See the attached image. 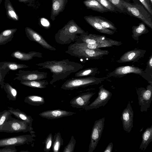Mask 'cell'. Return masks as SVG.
<instances>
[{
	"label": "cell",
	"mask_w": 152,
	"mask_h": 152,
	"mask_svg": "<svg viewBox=\"0 0 152 152\" xmlns=\"http://www.w3.org/2000/svg\"><path fill=\"white\" fill-rule=\"evenodd\" d=\"M76 41L77 43L84 42L88 44H108L113 46H118L122 44L121 42L107 38L103 35L93 34H88V33L81 34Z\"/></svg>",
	"instance_id": "7"
},
{
	"label": "cell",
	"mask_w": 152,
	"mask_h": 152,
	"mask_svg": "<svg viewBox=\"0 0 152 152\" xmlns=\"http://www.w3.org/2000/svg\"><path fill=\"white\" fill-rule=\"evenodd\" d=\"M25 31L27 37L30 40L36 42L43 48L52 51H55L56 48L49 44L39 33L31 28L26 27Z\"/></svg>",
	"instance_id": "13"
},
{
	"label": "cell",
	"mask_w": 152,
	"mask_h": 152,
	"mask_svg": "<svg viewBox=\"0 0 152 152\" xmlns=\"http://www.w3.org/2000/svg\"><path fill=\"white\" fill-rule=\"evenodd\" d=\"M76 113L64 110L56 109L43 111L39 113V115L42 118L48 119H54L72 115Z\"/></svg>",
	"instance_id": "17"
},
{
	"label": "cell",
	"mask_w": 152,
	"mask_h": 152,
	"mask_svg": "<svg viewBox=\"0 0 152 152\" xmlns=\"http://www.w3.org/2000/svg\"><path fill=\"white\" fill-rule=\"evenodd\" d=\"M12 57L21 61H28L37 57L42 58V53L38 52L31 51L25 53L20 50L13 52L11 55Z\"/></svg>",
	"instance_id": "19"
},
{
	"label": "cell",
	"mask_w": 152,
	"mask_h": 152,
	"mask_svg": "<svg viewBox=\"0 0 152 152\" xmlns=\"http://www.w3.org/2000/svg\"><path fill=\"white\" fill-rule=\"evenodd\" d=\"M149 1L152 4V0H149Z\"/></svg>",
	"instance_id": "47"
},
{
	"label": "cell",
	"mask_w": 152,
	"mask_h": 152,
	"mask_svg": "<svg viewBox=\"0 0 152 152\" xmlns=\"http://www.w3.org/2000/svg\"><path fill=\"white\" fill-rule=\"evenodd\" d=\"M24 102L34 106H38L44 104L45 102L44 97L37 95H30L25 97Z\"/></svg>",
	"instance_id": "30"
},
{
	"label": "cell",
	"mask_w": 152,
	"mask_h": 152,
	"mask_svg": "<svg viewBox=\"0 0 152 152\" xmlns=\"http://www.w3.org/2000/svg\"><path fill=\"white\" fill-rule=\"evenodd\" d=\"M18 1L20 2L27 4L28 6H30L35 0H18Z\"/></svg>",
	"instance_id": "45"
},
{
	"label": "cell",
	"mask_w": 152,
	"mask_h": 152,
	"mask_svg": "<svg viewBox=\"0 0 152 152\" xmlns=\"http://www.w3.org/2000/svg\"><path fill=\"white\" fill-rule=\"evenodd\" d=\"M113 147V143L112 142H111L108 145L103 152H112Z\"/></svg>",
	"instance_id": "44"
},
{
	"label": "cell",
	"mask_w": 152,
	"mask_h": 152,
	"mask_svg": "<svg viewBox=\"0 0 152 152\" xmlns=\"http://www.w3.org/2000/svg\"><path fill=\"white\" fill-rule=\"evenodd\" d=\"M3 88L7 94V97L10 100L15 101L17 96V91L10 84L4 83Z\"/></svg>",
	"instance_id": "31"
},
{
	"label": "cell",
	"mask_w": 152,
	"mask_h": 152,
	"mask_svg": "<svg viewBox=\"0 0 152 152\" xmlns=\"http://www.w3.org/2000/svg\"><path fill=\"white\" fill-rule=\"evenodd\" d=\"M112 94L108 90L104 88L103 85L99 87L98 96L91 104L85 107L86 110L97 109L101 106L104 107L110 99Z\"/></svg>",
	"instance_id": "11"
},
{
	"label": "cell",
	"mask_w": 152,
	"mask_h": 152,
	"mask_svg": "<svg viewBox=\"0 0 152 152\" xmlns=\"http://www.w3.org/2000/svg\"><path fill=\"white\" fill-rule=\"evenodd\" d=\"M63 140L61 133L57 132L53 138L52 147L53 152H59L61 146L63 145Z\"/></svg>",
	"instance_id": "32"
},
{
	"label": "cell",
	"mask_w": 152,
	"mask_h": 152,
	"mask_svg": "<svg viewBox=\"0 0 152 152\" xmlns=\"http://www.w3.org/2000/svg\"><path fill=\"white\" fill-rule=\"evenodd\" d=\"M68 0H52L50 19L53 21L60 12L64 10Z\"/></svg>",
	"instance_id": "18"
},
{
	"label": "cell",
	"mask_w": 152,
	"mask_h": 152,
	"mask_svg": "<svg viewBox=\"0 0 152 152\" xmlns=\"http://www.w3.org/2000/svg\"><path fill=\"white\" fill-rule=\"evenodd\" d=\"M94 19L104 27L116 31L117 28L111 22L100 16H93Z\"/></svg>",
	"instance_id": "33"
},
{
	"label": "cell",
	"mask_w": 152,
	"mask_h": 152,
	"mask_svg": "<svg viewBox=\"0 0 152 152\" xmlns=\"http://www.w3.org/2000/svg\"><path fill=\"white\" fill-rule=\"evenodd\" d=\"M35 140L30 134L21 135L0 139V148L28 144Z\"/></svg>",
	"instance_id": "10"
},
{
	"label": "cell",
	"mask_w": 152,
	"mask_h": 152,
	"mask_svg": "<svg viewBox=\"0 0 152 152\" xmlns=\"http://www.w3.org/2000/svg\"><path fill=\"white\" fill-rule=\"evenodd\" d=\"M2 0H0V5H1V3L2 2Z\"/></svg>",
	"instance_id": "48"
},
{
	"label": "cell",
	"mask_w": 152,
	"mask_h": 152,
	"mask_svg": "<svg viewBox=\"0 0 152 152\" xmlns=\"http://www.w3.org/2000/svg\"><path fill=\"white\" fill-rule=\"evenodd\" d=\"M9 72L7 70L2 69L0 66V85L2 89L3 88L4 86V78Z\"/></svg>",
	"instance_id": "39"
},
{
	"label": "cell",
	"mask_w": 152,
	"mask_h": 152,
	"mask_svg": "<svg viewBox=\"0 0 152 152\" xmlns=\"http://www.w3.org/2000/svg\"><path fill=\"white\" fill-rule=\"evenodd\" d=\"M134 112L129 102L122 112L121 119L124 131L129 133L133 127Z\"/></svg>",
	"instance_id": "14"
},
{
	"label": "cell",
	"mask_w": 152,
	"mask_h": 152,
	"mask_svg": "<svg viewBox=\"0 0 152 152\" xmlns=\"http://www.w3.org/2000/svg\"><path fill=\"white\" fill-rule=\"evenodd\" d=\"M148 12L152 15V10L149 0H139Z\"/></svg>",
	"instance_id": "40"
},
{
	"label": "cell",
	"mask_w": 152,
	"mask_h": 152,
	"mask_svg": "<svg viewBox=\"0 0 152 152\" xmlns=\"http://www.w3.org/2000/svg\"><path fill=\"white\" fill-rule=\"evenodd\" d=\"M95 92H87L81 94L72 99L70 102L73 107L83 108L90 103V100Z\"/></svg>",
	"instance_id": "15"
},
{
	"label": "cell",
	"mask_w": 152,
	"mask_h": 152,
	"mask_svg": "<svg viewBox=\"0 0 152 152\" xmlns=\"http://www.w3.org/2000/svg\"><path fill=\"white\" fill-rule=\"evenodd\" d=\"M1 132H0V133Z\"/></svg>",
	"instance_id": "49"
},
{
	"label": "cell",
	"mask_w": 152,
	"mask_h": 152,
	"mask_svg": "<svg viewBox=\"0 0 152 152\" xmlns=\"http://www.w3.org/2000/svg\"><path fill=\"white\" fill-rule=\"evenodd\" d=\"M103 80V78H97L92 76L71 78L65 81L61 88L64 90H72L90 85L98 84Z\"/></svg>",
	"instance_id": "6"
},
{
	"label": "cell",
	"mask_w": 152,
	"mask_h": 152,
	"mask_svg": "<svg viewBox=\"0 0 152 152\" xmlns=\"http://www.w3.org/2000/svg\"><path fill=\"white\" fill-rule=\"evenodd\" d=\"M83 3L88 9L99 12L103 13L109 11L96 0H86Z\"/></svg>",
	"instance_id": "24"
},
{
	"label": "cell",
	"mask_w": 152,
	"mask_h": 152,
	"mask_svg": "<svg viewBox=\"0 0 152 152\" xmlns=\"http://www.w3.org/2000/svg\"><path fill=\"white\" fill-rule=\"evenodd\" d=\"M65 53L84 60L98 59L109 53L108 50L99 48L91 49L80 46L75 42L69 45Z\"/></svg>",
	"instance_id": "3"
},
{
	"label": "cell",
	"mask_w": 152,
	"mask_h": 152,
	"mask_svg": "<svg viewBox=\"0 0 152 152\" xmlns=\"http://www.w3.org/2000/svg\"><path fill=\"white\" fill-rule=\"evenodd\" d=\"M152 141V125L147 128L142 135V141L140 146V149L145 151L149 144Z\"/></svg>",
	"instance_id": "23"
},
{
	"label": "cell",
	"mask_w": 152,
	"mask_h": 152,
	"mask_svg": "<svg viewBox=\"0 0 152 152\" xmlns=\"http://www.w3.org/2000/svg\"><path fill=\"white\" fill-rule=\"evenodd\" d=\"M97 70L95 68H89L83 70H80L76 72L75 77H79L89 75L93 76L96 74Z\"/></svg>",
	"instance_id": "34"
},
{
	"label": "cell",
	"mask_w": 152,
	"mask_h": 152,
	"mask_svg": "<svg viewBox=\"0 0 152 152\" xmlns=\"http://www.w3.org/2000/svg\"><path fill=\"white\" fill-rule=\"evenodd\" d=\"M73 20L69 21L55 34L56 42L62 45L75 42L79 35L86 33Z\"/></svg>",
	"instance_id": "2"
},
{
	"label": "cell",
	"mask_w": 152,
	"mask_h": 152,
	"mask_svg": "<svg viewBox=\"0 0 152 152\" xmlns=\"http://www.w3.org/2000/svg\"><path fill=\"white\" fill-rule=\"evenodd\" d=\"M53 138V135L51 133H50L46 138L44 149L45 152H49L50 151L52 145Z\"/></svg>",
	"instance_id": "36"
},
{
	"label": "cell",
	"mask_w": 152,
	"mask_h": 152,
	"mask_svg": "<svg viewBox=\"0 0 152 152\" xmlns=\"http://www.w3.org/2000/svg\"><path fill=\"white\" fill-rule=\"evenodd\" d=\"M20 83L24 86L36 88H44L47 87L49 83L46 80H21Z\"/></svg>",
	"instance_id": "26"
},
{
	"label": "cell",
	"mask_w": 152,
	"mask_h": 152,
	"mask_svg": "<svg viewBox=\"0 0 152 152\" xmlns=\"http://www.w3.org/2000/svg\"><path fill=\"white\" fill-rule=\"evenodd\" d=\"M12 115L8 110H6L0 112V132H1L3 126Z\"/></svg>",
	"instance_id": "35"
},
{
	"label": "cell",
	"mask_w": 152,
	"mask_h": 152,
	"mask_svg": "<svg viewBox=\"0 0 152 152\" xmlns=\"http://www.w3.org/2000/svg\"><path fill=\"white\" fill-rule=\"evenodd\" d=\"M8 108L12 114L17 119L26 121L30 126L32 127L33 119L31 116L28 115L19 109H14L11 107H8Z\"/></svg>",
	"instance_id": "22"
},
{
	"label": "cell",
	"mask_w": 152,
	"mask_h": 152,
	"mask_svg": "<svg viewBox=\"0 0 152 152\" xmlns=\"http://www.w3.org/2000/svg\"><path fill=\"white\" fill-rule=\"evenodd\" d=\"M121 1L122 5L130 14L140 20L152 29V20L151 16L141 5L130 3L124 0Z\"/></svg>",
	"instance_id": "4"
},
{
	"label": "cell",
	"mask_w": 152,
	"mask_h": 152,
	"mask_svg": "<svg viewBox=\"0 0 152 152\" xmlns=\"http://www.w3.org/2000/svg\"><path fill=\"white\" fill-rule=\"evenodd\" d=\"M84 18L89 25L99 32L111 35L115 33L114 31L103 27L94 19L93 16H85Z\"/></svg>",
	"instance_id": "20"
},
{
	"label": "cell",
	"mask_w": 152,
	"mask_h": 152,
	"mask_svg": "<svg viewBox=\"0 0 152 152\" xmlns=\"http://www.w3.org/2000/svg\"><path fill=\"white\" fill-rule=\"evenodd\" d=\"M0 66L2 69H6L9 72L10 70H16L29 67L28 66L24 64L10 61L0 62Z\"/></svg>",
	"instance_id": "28"
},
{
	"label": "cell",
	"mask_w": 152,
	"mask_h": 152,
	"mask_svg": "<svg viewBox=\"0 0 152 152\" xmlns=\"http://www.w3.org/2000/svg\"><path fill=\"white\" fill-rule=\"evenodd\" d=\"M145 52V50L137 49L128 51L124 54L117 62L122 63L137 61L144 56Z\"/></svg>",
	"instance_id": "16"
},
{
	"label": "cell",
	"mask_w": 152,
	"mask_h": 152,
	"mask_svg": "<svg viewBox=\"0 0 152 152\" xmlns=\"http://www.w3.org/2000/svg\"><path fill=\"white\" fill-rule=\"evenodd\" d=\"M102 6L107 9L109 11L114 12L115 7L108 0H96Z\"/></svg>",
	"instance_id": "38"
},
{
	"label": "cell",
	"mask_w": 152,
	"mask_h": 152,
	"mask_svg": "<svg viewBox=\"0 0 152 152\" xmlns=\"http://www.w3.org/2000/svg\"><path fill=\"white\" fill-rule=\"evenodd\" d=\"M40 22L41 26L46 29L50 27V24L49 21L45 18H41Z\"/></svg>",
	"instance_id": "42"
},
{
	"label": "cell",
	"mask_w": 152,
	"mask_h": 152,
	"mask_svg": "<svg viewBox=\"0 0 152 152\" xmlns=\"http://www.w3.org/2000/svg\"><path fill=\"white\" fill-rule=\"evenodd\" d=\"M18 72L15 74L18 76L14 79V80H40L46 78L48 75L46 72H39L38 70L31 71L20 69Z\"/></svg>",
	"instance_id": "12"
},
{
	"label": "cell",
	"mask_w": 152,
	"mask_h": 152,
	"mask_svg": "<svg viewBox=\"0 0 152 152\" xmlns=\"http://www.w3.org/2000/svg\"><path fill=\"white\" fill-rule=\"evenodd\" d=\"M17 150L15 146H7L0 148V152H16Z\"/></svg>",
	"instance_id": "43"
},
{
	"label": "cell",
	"mask_w": 152,
	"mask_h": 152,
	"mask_svg": "<svg viewBox=\"0 0 152 152\" xmlns=\"http://www.w3.org/2000/svg\"><path fill=\"white\" fill-rule=\"evenodd\" d=\"M105 118L96 121L92 128L88 152H93L96 148L104 129Z\"/></svg>",
	"instance_id": "9"
},
{
	"label": "cell",
	"mask_w": 152,
	"mask_h": 152,
	"mask_svg": "<svg viewBox=\"0 0 152 152\" xmlns=\"http://www.w3.org/2000/svg\"><path fill=\"white\" fill-rule=\"evenodd\" d=\"M148 28L145 26V24L142 22L140 23L137 26L132 27V37L133 38L138 40L139 37L141 35L146 34L148 32Z\"/></svg>",
	"instance_id": "27"
},
{
	"label": "cell",
	"mask_w": 152,
	"mask_h": 152,
	"mask_svg": "<svg viewBox=\"0 0 152 152\" xmlns=\"http://www.w3.org/2000/svg\"><path fill=\"white\" fill-rule=\"evenodd\" d=\"M36 65L41 67L38 69H48L52 73V79L50 83L51 85L65 79L71 74L82 69L83 67L81 64L70 61L68 59L59 61H48Z\"/></svg>",
	"instance_id": "1"
},
{
	"label": "cell",
	"mask_w": 152,
	"mask_h": 152,
	"mask_svg": "<svg viewBox=\"0 0 152 152\" xmlns=\"http://www.w3.org/2000/svg\"><path fill=\"white\" fill-rule=\"evenodd\" d=\"M4 6L6 15L9 19L17 21L19 20V17L10 0H5Z\"/></svg>",
	"instance_id": "29"
},
{
	"label": "cell",
	"mask_w": 152,
	"mask_h": 152,
	"mask_svg": "<svg viewBox=\"0 0 152 152\" xmlns=\"http://www.w3.org/2000/svg\"><path fill=\"white\" fill-rule=\"evenodd\" d=\"M114 75H119L133 73L140 75L143 72L142 69L131 66H124L116 68L113 72Z\"/></svg>",
	"instance_id": "21"
},
{
	"label": "cell",
	"mask_w": 152,
	"mask_h": 152,
	"mask_svg": "<svg viewBox=\"0 0 152 152\" xmlns=\"http://www.w3.org/2000/svg\"><path fill=\"white\" fill-rule=\"evenodd\" d=\"M32 127L26 121L14 118L10 116L3 126L1 132L13 133L29 132L31 135L35 137V132Z\"/></svg>",
	"instance_id": "5"
},
{
	"label": "cell",
	"mask_w": 152,
	"mask_h": 152,
	"mask_svg": "<svg viewBox=\"0 0 152 152\" xmlns=\"http://www.w3.org/2000/svg\"><path fill=\"white\" fill-rule=\"evenodd\" d=\"M148 65L150 68L151 69L152 67V57L151 56L148 62Z\"/></svg>",
	"instance_id": "46"
},
{
	"label": "cell",
	"mask_w": 152,
	"mask_h": 152,
	"mask_svg": "<svg viewBox=\"0 0 152 152\" xmlns=\"http://www.w3.org/2000/svg\"><path fill=\"white\" fill-rule=\"evenodd\" d=\"M17 30L16 28L5 29L0 33V45H5L10 42L14 37L15 33Z\"/></svg>",
	"instance_id": "25"
},
{
	"label": "cell",
	"mask_w": 152,
	"mask_h": 152,
	"mask_svg": "<svg viewBox=\"0 0 152 152\" xmlns=\"http://www.w3.org/2000/svg\"><path fill=\"white\" fill-rule=\"evenodd\" d=\"M76 141L73 136L72 135L67 145L65 147L63 152H73Z\"/></svg>",
	"instance_id": "37"
},
{
	"label": "cell",
	"mask_w": 152,
	"mask_h": 152,
	"mask_svg": "<svg viewBox=\"0 0 152 152\" xmlns=\"http://www.w3.org/2000/svg\"><path fill=\"white\" fill-rule=\"evenodd\" d=\"M139 105L141 112H146L150 107L152 100L151 84L146 88H141L136 89Z\"/></svg>",
	"instance_id": "8"
},
{
	"label": "cell",
	"mask_w": 152,
	"mask_h": 152,
	"mask_svg": "<svg viewBox=\"0 0 152 152\" xmlns=\"http://www.w3.org/2000/svg\"><path fill=\"white\" fill-rule=\"evenodd\" d=\"M115 7H117L121 11H123L125 8L121 4V0H108Z\"/></svg>",
	"instance_id": "41"
}]
</instances>
